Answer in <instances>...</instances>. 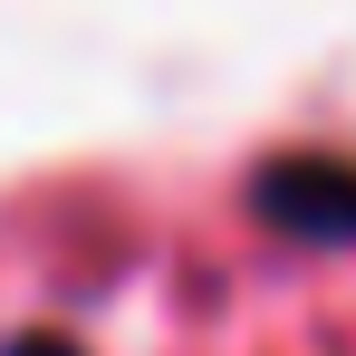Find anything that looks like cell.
Listing matches in <instances>:
<instances>
[{"label": "cell", "mask_w": 356, "mask_h": 356, "mask_svg": "<svg viewBox=\"0 0 356 356\" xmlns=\"http://www.w3.org/2000/svg\"><path fill=\"white\" fill-rule=\"evenodd\" d=\"M10 356H77V347H67V337H19Z\"/></svg>", "instance_id": "cell-2"}, {"label": "cell", "mask_w": 356, "mask_h": 356, "mask_svg": "<svg viewBox=\"0 0 356 356\" xmlns=\"http://www.w3.org/2000/svg\"><path fill=\"white\" fill-rule=\"evenodd\" d=\"M260 212L298 241H356V164H327V154H289L260 174Z\"/></svg>", "instance_id": "cell-1"}]
</instances>
